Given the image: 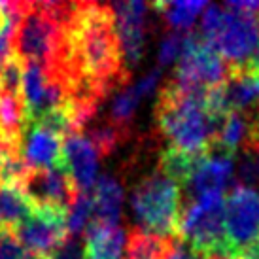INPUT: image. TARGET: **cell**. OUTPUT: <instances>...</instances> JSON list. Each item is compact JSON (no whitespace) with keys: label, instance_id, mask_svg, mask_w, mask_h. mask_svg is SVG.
<instances>
[{"label":"cell","instance_id":"1","mask_svg":"<svg viewBox=\"0 0 259 259\" xmlns=\"http://www.w3.org/2000/svg\"><path fill=\"white\" fill-rule=\"evenodd\" d=\"M129 78L115 30L112 6L76 2L66 25L65 81L68 97L102 101L110 89Z\"/></svg>","mask_w":259,"mask_h":259},{"label":"cell","instance_id":"2","mask_svg":"<svg viewBox=\"0 0 259 259\" xmlns=\"http://www.w3.org/2000/svg\"><path fill=\"white\" fill-rule=\"evenodd\" d=\"M208 91H189L172 79L159 93L155 121L170 146L191 155L208 153L222 121L206 110Z\"/></svg>","mask_w":259,"mask_h":259},{"label":"cell","instance_id":"3","mask_svg":"<svg viewBox=\"0 0 259 259\" xmlns=\"http://www.w3.org/2000/svg\"><path fill=\"white\" fill-rule=\"evenodd\" d=\"M133 208L144 231L159 237L178 238L182 218L180 184L165 174H153L135 189Z\"/></svg>","mask_w":259,"mask_h":259},{"label":"cell","instance_id":"4","mask_svg":"<svg viewBox=\"0 0 259 259\" xmlns=\"http://www.w3.org/2000/svg\"><path fill=\"white\" fill-rule=\"evenodd\" d=\"M182 242L197 252L233 259L225 227V199L223 195L202 197L182 208L180 235Z\"/></svg>","mask_w":259,"mask_h":259},{"label":"cell","instance_id":"5","mask_svg":"<svg viewBox=\"0 0 259 259\" xmlns=\"http://www.w3.org/2000/svg\"><path fill=\"white\" fill-rule=\"evenodd\" d=\"M229 76V65L201 34L187 32L172 81L189 91H208Z\"/></svg>","mask_w":259,"mask_h":259},{"label":"cell","instance_id":"6","mask_svg":"<svg viewBox=\"0 0 259 259\" xmlns=\"http://www.w3.org/2000/svg\"><path fill=\"white\" fill-rule=\"evenodd\" d=\"M206 42L231 68H244L259 50V15L223 6L220 27Z\"/></svg>","mask_w":259,"mask_h":259},{"label":"cell","instance_id":"7","mask_svg":"<svg viewBox=\"0 0 259 259\" xmlns=\"http://www.w3.org/2000/svg\"><path fill=\"white\" fill-rule=\"evenodd\" d=\"M225 227L233 259L259 240V193L246 186H235L225 199Z\"/></svg>","mask_w":259,"mask_h":259},{"label":"cell","instance_id":"8","mask_svg":"<svg viewBox=\"0 0 259 259\" xmlns=\"http://www.w3.org/2000/svg\"><path fill=\"white\" fill-rule=\"evenodd\" d=\"M66 222L68 212L65 210L36 206V212L19 223L14 233L23 250L30 255H50L51 252H57L59 246L70 237Z\"/></svg>","mask_w":259,"mask_h":259},{"label":"cell","instance_id":"9","mask_svg":"<svg viewBox=\"0 0 259 259\" xmlns=\"http://www.w3.org/2000/svg\"><path fill=\"white\" fill-rule=\"evenodd\" d=\"M23 191L40 208H57L65 212L72 208L79 193L65 166L32 170L23 186Z\"/></svg>","mask_w":259,"mask_h":259},{"label":"cell","instance_id":"10","mask_svg":"<svg viewBox=\"0 0 259 259\" xmlns=\"http://www.w3.org/2000/svg\"><path fill=\"white\" fill-rule=\"evenodd\" d=\"M146 4L138 0L131 2H117L112 6L115 15V30L121 46L123 63L129 70L142 57L144 51V19H146Z\"/></svg>","mask_w":259,"mask_h":259},{"label":"cell","instance_id":"11","mask_svg":"<svg viewBox=\"0 0 259 259\" xmlns=\"http://www.w3.org/2000/svg\"><path fill=\"white\" fill-rule=\"evenodd\" d=\"M231 178H233V157L210 150L199 159L186 187L193 197V201H197L202 197L223 195L225 187L231 184Z\"/></svg>","mask_w":259,"mask_h":259},{"label":"cell","instance_id":"12","mask_svg":"<svg viewBox=\"0 0 259 259\" xmlns=\"http://www.w3.org/2000/svg\"><path fill=\"white\" fill-rule=\"evenodd\" d=\"M63 138L40 125H27L23 135L21 153L32 170L65 166Z\"/></svg>","mask_w":259,"mask_h":259},{"label":"cell","instance_id":"13","mask_svg":"<svg viewBox=\"0 0 259 259\" xmlns=\"http://www.w3.org/2000/svg\"><path fill=\"white\" fill-rule=\"evenodd\" d=\"M65 168L70 174L79 191H91L97 184V161L99 153L89 142V138L81 135H72L65 140L63 148Z\"/></svg>","mask_w":259,"mask_h":259},{"label":"cell","instance_id":"14","mask_svg":"<svg viewBox=\"0 0 259 259\" xmlns=\"http://www.w3.org/2000/svg\"><path fill=\"white\" fill-rule=\"evenodd\" d=\"M125 233L117 225L91 222L85 229V259H121Z\"/></svg>","mask_w":259,"mask_h":259},{"label":"cell","instance_id":"15","mask_svg":"<svg viewBox=\"0 0 259 259\" xmlns=\"http://www.w3.org/2000/svg\"><path fill=\"white\" fill-rule=\"evenodd\" d=\"M176 242L178 238L159 237L137 227L127 237V259H170Z\"/></svg>","mask_w":259,"mask_h":259},{"label":"cell","instance_id":"16","mask_svg":"<svg viewBox=\"0 0 259 259\" xmlns=\"http://www.w3.org/2000/svg\"><path fill=\"white\" fill-rule=\"evenodd\" d=\"M93 199H95V222L104 223V225H117L119 214H121V202H123L121 186L114 178L102 176L95 184Z\"/></svg>","mask_w":259,"mask_h":259},{"label":"cell","instance_id":"17","mask_svg":"<svg viewBox=\"0 0 259 259\" xmlns=\"http://www.w3.org/2000/svg\"><path fill=\"white\" fill-rule=\"evenodd\" d=\"M36 212V204L25 195L23 189L0 186V227L15 229Z\"/></svg>","mask_w":259,"mask_h":259},{"label":"cell","instance_id":"18","mask_svg":"<svg viewBox=\"0 0 259 259\" xmlns=\"http://www.w3.org/2000/svg\"><path fill=\"white\" fill-rule=\"evenodd\" d=\"M201 157L202 155H191V153H186V151L168 146L161 153L159 170H161V174H165L166 178L176 182V184H184L186 186Z\"/></svg>","mask_w":259,"mask_h":259},{"label":"cell","instance_id":"19","mask_svg":"<svg viewBox=\"0 0 259 259\" xmlns=\"http://www.w3.org/2000/svg\"><path fill=\"white\" fill-rule=\"evenodd\" d=\"M153 10L174 29H189L195 23L197 15L206 10V2H155Z\"/></svg>","mask_w":259,"mask_h":259},{"label":"cell","instance_id":"20","mask_svg":"<svg viewBox=\"0 0 259 259\" xmlns=\"http://www.w3.org/2000/svg\"><path fill=\"white\" fill-rule=\"evenodd\" d=\"M129 135V129L117 125V123H108L97 127L89 133V142L93 144V148L97 150L99 155H108L112 151H115V148L121 144V140Z\"/></svg>","mask_w":259,"mask_h":259},{"label":"cell","instance_id":"21","mask_svg":"<svg viewBox=\"0 0 259 259\" xmlns=\"http://www.w3.org/2000/svg\"><path fill=\"white\" fill-rule=\"evenodd\" d=\"M95 214V199L91 191H79L76 201H74L72 208L68 210V233L70 235H78L81 231L87 229V225L93 222L91 218Z\"/></svg>","mask_w":259,"mask_h":259},{"label":"cell","instance_id":"22","mask_svg":"<svg viewBox=\"0 0 259 259\" xmlns=\"http://www.w3.org/2000/svg\"><path fill=\"white\" fill-rule=\"evenodd\" d=\"M144 95L138 91V87H131V89H125L123 93H119L114 99V104H112V121L117 123V125H123L127 127L131 121V117L137 110L138 102L142 101Z\"/></svg>","mask_w":259,"mask_h":259},{"label":"cell","instance_id":"23","mask_svg":"<svg viewBox=\"0 0 259 259\" xmlns=\"http://www.w3.org/2000/svg\"><path fill=\"white\" fill-rule=\"evenodd\" d=\"M184 42H186V34L174 32L170 36H166L159 48V65H168L176 59H180L184 51Z\"/></svg>","mask_w":259,"mask_h":259},{"label":"cell","instance_id":"24","mask_svg":"<svg viewBox=\"0 0 259 259\" xmlns=\"http://www.w3.org/2000/svg\"><path fill=\"white\" fill-rule=\"evenodd\" d=\"M0 259H27L14 229H0Z\"/></svg>","mask_w":259,"mask_h":259},{"label":"cell","instance_id":"25","mask_svg":"<svg viewBox=\"0 0 259 259\" xmlns=\"http://www.w3.org/2000/svg\"><path fill=\"white\" fill-rule=\"evenodd\" d=\"M238 176L246 187H259V155L244 151V159L238 166Z\"/></svg>","mask_w":259,"mask_h":259},{"label":"cell","instance_id":"26","mask_svg":"<svg viewBox=\"0 0 259 259\" xmlns=\"http://www.w3.org/2000/svg\"><path fill=\"white\" fill-rule=\"evenodd\" d=\"M83 255H85V248L72 235L66 238L55 252V259H83Z\"/></svg>","mask_w":259,"mask_h":259},{"label":"cell","instance_id":"27","mask_svg":"<svg viewBox=\"0 0 259 259\" xmlns=\"http://www.w3.org/2000/svg\"><path fill=\"white\" fill-rule=\"evenodd\" d=\"M29 259H53V257H50V255H30Z\"/></svg>","mask_w":259,"mask_h":259},{"label":"cell","instance_id":"28","mask_svg":"<svg viewBox=\"0 0 259 259\" xmlns=\"http://www.w3.org/2000/svg\"><path fill=\"white\" fill-rule=\"evenodd\" d=\"M2 93H4V89H2V81H0V97H2Z\"/></svg>","mask_w":259,"mask_h":259},{"label":"cell","instance_id":"29","mask_svg":"<svg viewBox=\"0 0 259 259\" xmlns=\"http://www.w3.org/2000/svg\"><path fill=\"white\" fill-rule=\"evenodd\" d=\"M0 153H2V144H0Z\"/></svg>","mask_w":259,"mask_h":259},{"label":"cell","instance_id":"30","mask_svg":"<svg viewBox=\"0 0 259 259\" xmlns=\"http://www.w3.org/2000/svg\"><path fill=\"white\" fill-rule=\"evenodd\" d=\"M0 229H2V227H0Z\"/></svg>","mask_w":259,"mask_h":259}]
</instances>
